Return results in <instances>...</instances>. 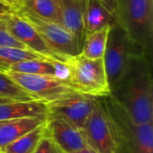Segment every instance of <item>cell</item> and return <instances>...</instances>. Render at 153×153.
Listing matches in <instances>:
<instances>
[{
  "label": "cell",
  "instance_id": "1",
  "mask_svg": "<svg viewBox=\"0 0 153 153\" xmlns=\"http://www.w3.org/2000/svg\"><path fill=\"white\" fill-rule=\"evenodd\" d=\"M110 96L136 124L153 122L152 56L134 58Z\"/></svg>",
  "mask_w": 153,
  "mask_h": 153
},
{
  "label": "cell",
  "instance_id": "2",
  "mask_svg": "<svg viewBox=\"0 0 153 153\" xmlns=\"http://www.w3.org/2000/svg\"><path fill=\"white\" fill-rule=\"evenodd\" d=\"M115 19L131 39L152 56L153 0H116Z\"/></svg>",
  "mask_w": 153,
  "mask_h": 153
},
{
  "label": "cell",
  "instance_id": "3",
  "mask_svg": "<svg viewBox=\"0 0 153 153\" xmlns=\"http://www.w3.org/2000/svg\"><path fill=\"white\" fill-rule=\"evenodd\" d=\"M102 100L113 122L119 151L122 153H153V122L136 124L110 95L102 98Z\"/></svg>",
  "mask_w": 153,
  "mask_h": 153
},
{
  "label": "cell",
  "instance_id": "4",
  "mask_svg": "<svg viewBox=\"0 0 153 153\" xmlns=\"http://www.w3.org/2000/svg\"><path fill=\"white\" fill-rule=\"evenodd\" d=\"M65 65L67 81L74 91L100 99L111 94L103 57L91 59L80 53L68 57Z\"/></svg>",
  "mask_w": 153,
  "mask_h": 153
},
{
  "label": "cell",
  "instance_id": "5",
  "mask_svg": "<svg viewBox=\"0 0 153 153\" xmlns=\"http://www.w3.org/2000/svg\"><path fill=\"white\" fill-rule=\"evenodd\" d=\"M144 55H147L144 50L131 39L118 23L115 22L110 26L103 56L110 91L115 89L122 80L132 61Z\"/></svg>",
  "mask_w": 153,
  "mask_h": 153
},
{
  "label": "cell",
  "instance_id": "6",
  "mask_svg": "<svg viewBox=\"0 0 153 153\" xmlns=\"http://www.w3.org/2000/svg\"><path fill=\"white\" fill-rule=\"evenodd\" d=\"M89 149L95 153H117L119 142L105 104L99 105L87 119L82 129Z\"/></svg>",
  "mask_w": 153,
  "mask_h": 153
},
{
  "label": "cell",
  "instance_id": "7",
  "mask_svg": "<svg viewBox=\"0 0 153 153\" xmlns=\"http://www.w3.org/2000/svg\"><path fill=\"white\" fill-rule=\"evenodd\" d=\"M16 13L37 30L48 46L63 58L64 64L68 57L81 53L77 41L63 25L42 19L24 9H19Z\"/></svg>",
  "mask_w": 153,
  "mask_h": 153
},
{
  "label": "cell",
  "instance_id": "8",
  "mask_svg": "<svg viewBox=\"0 0 153 153\" xmlns=\"http://www.w3.org/2000/svg\"><path fill=\"white\" fill-rule=\"evenodd\" d=\"M5 74L35 100L45 103L53 102L74 91L67 79L39 74L7 71Z\"/></svg>",
  "mask_w": 153,
  "mask_h": 153
},
{
  "label": "cell",
  "instance_id": "9",
  "mask_svg": "<svg viewBox=\"0 0 153 153\" xmlns=\"http://www.w3.org/2000/svg\"><path fill=\"white\" fill-rule=\"evenodd\" d=\"M100 101V98L73 91L61 99L47 103L48 116L63 118L82 130Z\"/></svg>",
  "mask_w": 153,
  "mask_h": 153
},
{
  "label": "cell",
  "instance_id": "10",
  "mask_svg": "<svg viewBox=\"0 0 153 153\" xmlns=\"http://www.w3.org/2000/svg\"><path fill=\"white\" fill-rule=\"evenodd\" d=\"M4 22L9 32L28 49L43 56L48 60L64 63L63 58L48 46L37 30L16 12L9 15Z\"/></svg>",
  "mask_w": 153,
  "mask_h": 153
},
{
  "label": "cell",
  "instance_id": "11",
  "mask_svg": "<svg viewBox=\"0 0 153 153\" xmlns=\"http://www.w3.org/2000/svg\"><path fill=\"white\" fill-rule=\"evenodd\" d=\"M46 130L62 153H75L89 148L83 131L63 118L48 116Z\"/></svg>",
  "mask_w": 153,
  "mask_h": 153
},
{
  "label": "cell",
  "instance_id": "12",
  "mask_svg": "<svg viewBox=\"0 0 153 153\" xmlns=\"http://www.w3.org/2000/svg\"><path fill=\"white\" fill-rule=\"evenodd\" d=\"M63 27L69 31L82 51L84 40L83 32V10L84 0H58Z\"/></svg>",
  "mask_w": 153,
  "mask_h": 153
},
{
  "label": "cell",
  "instance_id": "13",
  "mask_svg": "<svg viewBox=\"0 0 153 153\" xmlns=\"http://www.w3.org/2000/svg\"><path fill=\"white\" fill-rule=\"evenodd\" d=\"M43 116H48V107L47 103L40 100L0 101V122Z\"/></svg>",
  "mask_w": 153,
  "mask_h": 153
},
{
  "label": "cell",
  "instance_id": "14",
  "mask_svg": "<svg viewBox=\"0 0 153 153\" xmlns=\"http://www.w3.org/2000/svg\"><path fill=\"white\" fill-rule=\"evenodd\" d=\"M48 116L30 117L0 123V149L25 135L47 121Z\"/></svg>",
  "mask_w": 153,
  "mask_h": 153
},
{
  "label": "cell",
  "instance_id": "15",
  "mask_svg": "<svg viewBox=\"0 0 153 153\" xmlns=\"http://www.w3.org/2000/svg\"><path fill=\"white\" fill-rule=\"evenodd\" d=\"M116 22L115 16L99 1L84 0L83 32L84 38L89 34Z\"/></svg>",
  "mask_w": 153,
  "mask_h": 153
},
{
  "label": "cell",
  "instance_id": "16",
  "mask_svg": "<svg viewBox=\"0 0 153 153\" xmlns=\"http://www.w3.org/2000/svg\"><path fill=\"white\" fill-rule=\"evenodd\" d=\"M8 71L29 74L56 76L67 79V69L64 63L47 59H33L15 63L9 67Z\"/></svg>",
  "mask_w": 153,
  "mask_h": 153
},
{
  "label": "cell",
  "instance_id": "17",
  "mask_svg": "<svg viewBox=\"0 0 153 153\" xmlns=\"http://www.w3.org/2000/svg\"><path fill=\"white\" fill-rule=\"evenodd\" d=\"M19 9L27 10L42 19L62 25L58 0H22Z\"/></svg>",
  "mask_w": 153,
  "mask_h": 153
},
{
  "label": "cell",
  "instance_id": "18",
  "mask_svg": "<svg viewBox=\"0 0 153 153\" xmlns=\"http://www.w3.org/2000/svg\"><path fill=\"white\" fill-rule=\"evenodd\" d=\"M111 25L103 27L84 38L81 54L91 59L102 58L105 54Z\"/></svg>",
  "mask_w": 153,
  "mask_h": 153
},
{
  "label": "cell",
  "instance_id": "19",
  "mask_svg": "<svg viewBox=\"0 0 153 153\" xmlns=\"http://www.w3.org/2000/svg\"><path fill=\"white\" fill-rule=\"evenodd\" d=\"M46 133V123L0 149L2 153H33Z\"/></svg>",
  "mask_w": 153,
  "mask_h": 153
},
{
  "label": "cell",
  "instance_id": "20",
  "mask_svg": "<svg viewBox=\"0 0 153 153\" xmlns=\"http://www.w3.org/2000/svg\"><path fill=\"white\" fill-rule=\"evenodd\" d=\"M33 59L45 60L47 58L27 48L0 47V72L2 73L7 72L9 70V67L13 64Z\"/></svg>",
  "mask_w": 153,
  "mask_h": 153
},
{
  "label": "cell",
  "instance_id": "21",
  "mask_svg": "<svg viewBox=\"0 0 153 153\" xmlns=\"http://www.w3.org/2000/svg\"><path fill=\"white\" fill-rule=\"evenodd\" d=\"M0 99L8 100H32L31 95L16 84L5 73L0 72Z\"/></svg>",
  "mask_w": 153,
  "mask_h": 153
},
{
  "label": "cell",
  "instance_id": "22",
  "mask_svg": "<svg viewBox=\"0 0 153 153\" xmlns=\"http://www.w3.org/2000/svg\"><path fill=\"white\" fill-rule=\"evenodd\" d=\"M0 47H13L19 48H27L22 43L18 41L9 32V30L6 28L4 20H0Z\"/></svg>",
  "mask_w": 153,
  "mask_h": 153
},
{
  "label": "cell",
  "instance_id": "23",
  "mask_svg": "<svg viewBox=\"0 0 153 153\" xmlns=\"http://www.w3.org/2000/svg\"><path fill=\"white\" fill-rule=\"evenodd\" d=\"M33 153H62L56 147L53 140L48 134L47 130L43 137L40 139L38 146L36 147Z\"/></svg>",
  "mask_w": 153,
  "mask_h": 153
},
{
  "label": "cell",
  "instance_id": "24",
  "mask_svg": "<svg viewBox=\"0 0 153 153\" xmlns=\"http://www.w3.org/2000/svg\"><path fill=\"white\" fill-rule=\"evenodd\" d=\"M15 9L0 2V20H5L9 15L15 13Z\"/></svg>",
  "mask_w": 153,
  "mask_h": 153
},
{
  "label": "cell",
  "instance_id": "25",
  "mask_svg": "<svg viewBox=\"0 0 153 153\" xmlns=\"http://www.w3.org/2000/svg\"><path fill=\"white\" fill-rule=\"evenodd\" d=\"M114 16H115V9H116V0H99Z\"/></svg>",
  "mask_w": 153,
  "mask_h": 153
},
{
  "label": "cell",
  "instance_id": "26",
  "mask_svg": "<svg viewBox=\"0 0 153 153\" xmlns=\"http://www.w3.org/2000/svg\"><path fill=\"white\" fill-rule=\"evenodd\" d=\"M0 2L5 4L11 6V7H13L16 11V10H18L20 8L22 0H0Z\"/></svg>",
  "mask_w": 153,
  "mask_h": 153
},
{
  "label": "cell",
  "instance_id": "27",
  "mask_svg": "<svg viewBox=\"0 0 153 153\" xmlns=\"http://www.w3.org/2000/svg\"><path fill=\"white\" fill-rule=\"evenodd\" d=\"M75 153H95V152H92L91 149L87 148V149H84V150H82V151H80V152H75Z\"/></svg>",
  "mask_w": 153,
  "mask_h": 153
},
{
  "label": "cell",
  "instance_id": "28",
  "mask_svg": "<svg viewBox=\"0 0 153 153\" xmlns=\"http://www.w3.org/2000/svg\"><path fill=\"white\" fill-rule=\"evenodd\" d=\"M4 100H3V99H0V101H4Z\"/></svg>",
  "mask_w": 153,
  "mask_h": 153
},
{
  "label": "cell",
  "instance_id": "29",
  "mask_svg": "<svg viewBox=\"0 0 153 153\" xmlns=\"http://www.w3.org/2000/svg\"><path fill=\"white\" fill-rule=\"evenodd\" d=\"M0 153H2V152H0Z\"/></svg>",
  "mask_w": 153,
  "mask_h": 153
},
{
  "label": "cell",
  "instance_id": "30",
  "mask_svg": "<svg viewBox=\"0 0 153 153\" xmlns=\"http://www.w3.org/2000/svg\"><path fill=\"white\" fill-rule=\"evenodd\" d=\"M0 123H1V122H0Z\"/></svg>",
  "mask_w": 153,
  "mask_h": 153
},
{
  "label": "cell",
  "instance_id": "31",
  "mask_svg": "<svg viewBox=\"0 0 153 153\" xmlns=\"http://www.w3.org/2000/svg\"><path fill=\"white\" fill-rule=\"evenodd\" d=\"M117 153H118V152H117Z\"/></svg>",
  "mask_w": 153,
  "mask_h": 153
}]
</instances>
